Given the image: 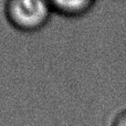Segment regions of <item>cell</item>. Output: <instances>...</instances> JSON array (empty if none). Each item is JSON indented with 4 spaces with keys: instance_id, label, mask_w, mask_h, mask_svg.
<instances>
[{
    "instance_id": "obj_2",
    "label": "cell",
    "mask_w": 126,
    "mask_h": 126,
    "mask_svg": "<svg viewBox=\"0 0 126 126\" xmlns=\"http://www.w3.org/2000/svg\"><path fill=\"white\" fill-rule=\"evenodd\" d=\"M49 2L53 13L65 18L83 17L96 4L94 0H52Z\"/></svg>"
},
{
    "instance_id": "obj_3",
    "label": "cell",
    "mask_w": 126,
    "mask_h": 126,
    "mask_svg": "<svg viewBox=\"0 0 126 126\" xmlns=\"http://www.w3.org/2000/svg\"><path fill=\"white\" fill-rule=\"evenodd\" d=\"M112 126H126V109L116 114L115 117L113 118Z\"/></svg>"
},
{
    "instance_id": "obj_1",
    "label": "cell",
    "mask_w": 126,
    "mask_h": 126,
    "mask_svg": "<svg viewBox=\"0 0 126 126\" xmlns=\"http://www.w3.org/2000/svg\"><path fill=\"white\" fill-rule=\"evenodd\" d=\"M52 9L49 1L9 0L4 4V16L11 27L22 32H35L50 20Z\"/></svg>"
}]
</instances>
